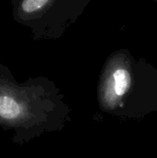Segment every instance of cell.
I'll list each match as a JSON object with an SVG mask.
<instances>
[{"mask_svg": "<svg viewBox=\"0 0 157 158\" xmlns=\"http://www.w3.org/2000/svg\"><path fill=\"white\" fill-rule=\"evenodd\" d=\"M97 103L104 113L122 119L157 114V77L140 75L128 53L116 52L102 69Z\"/></svg>", "mask_w": 157, "mask_h": 158, "instance_id": "2", "label": "cell"}, {"mask_svg": "<svg viewBox=\"0 0 157 158\" xmlns=\"http://www.w3.org/2000/svg\"><path fill=\"white\" fill-rule=\"evenodd\" d=\"M69 119L70 108L53 81L36 77L19 82L0 63V129L13 132V143L22 145L60 131Z\"/></svg>", "mask_w": 157, "mask_h": 158, "instance_id": "1", "label": "cell"}]
</instances>
